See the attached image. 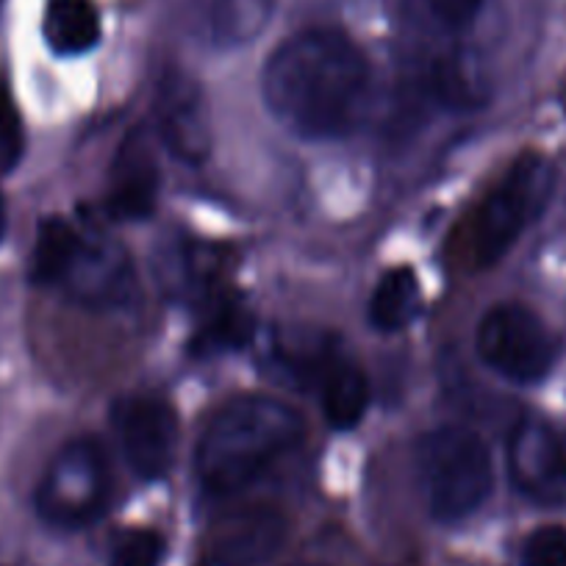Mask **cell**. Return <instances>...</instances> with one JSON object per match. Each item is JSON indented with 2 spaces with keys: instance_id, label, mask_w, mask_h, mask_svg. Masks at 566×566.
Here are the masks:
<instances>
[{
  "instance_id": "obj_2",
  "label": "cell",
  "mask_w": 566,
  "mask_h": 566,
  "mask_svg": "<svg viewBox=\"0 0 566 566\" xmlns=\"http://www.w3.org/2000/svg\"><path fill=\"white\" fill-rule=\"evenodd\" d=\"M303 417L277 397L244 395L226 402L206 424L195 450V472L206 492L228 497L303 442Z\"/></svg>"
},
{
  "instance_id": "obj_4",
  "label": "cell",
  "mask_w": 566,
  "mask_h": 566,
  "mask_svg": "<svg viewBox=\"0 0 566 566\" xmlns=\"http://www.w3.org/2000/svg\"><path fill=\"white\" fill-rule=\"evenodd\" d=\"M553 189V165L538 154H522L497 187L486 195L472 220V261L492 266L509 253L544 209Z\"/></svg>"
},
{
  "instance_id": "obj_16",
  "label": "cell",
  "mask_w": 566,
  "mask_h": 566,
  "mask_svg": "<svg viewBox=\"0 0 566 566\" xmlns=\"http://www.w3.org/2000/svg\"><path fill=\"white\" fill-rule=\"evenodd\" d=\"M253 314L233 297H217L209 317L200 325L198 336L192 342V353L198 356H211V353L239 350L253 339Z\"/></svg>"
},
{
  "instance_id": "obj_20",
  "label": "cell",
  "mask_w": 566,
  "mask_h": 566,
  "mask_svg": "<svg viewBox=\"0 0 566 566\" xmlns=\"http://www.w3.org/2000/svg\"><path fill=\"white\" fill-rule=\"evenodd\" d=\"M522 566H566V527L544 525L533 531L522 549Z\"/></svg>"
},
{
  "instance_id": "obj_17",
  "label": "cell",
  "mask_w": 566,
  "mask_h": 566,
  "mask_svg": "<svg viewBox=\"0 0 566 566\" xmlns=\"http://www.w3.org/2000/svg\"><path fill=\"white\" fill-rule=\"evenodd\" d=\"M275 0H214L211 36L220 48H239L253 42L266 29Z\"/></svg>"
},
{
  "instance_id": "obj_3",
  "label": "cell",
  "mask_w": 566,
  "mask_h": 566,
  "mask_svg": "<svg viewBox=\"0 0 566 566\" xmlns=\"http://www.w3.org/2000/svg\"><path fill=\"white\" fill-rule=\"evenodd\" d=\"M417 472L428 509L439 522H461L475 514L494 486L486 442L461 424H444L419 439Z\"/></svg>"
},
{
  "instance_id": "obj_15",
  "label": "cell",
  "mask_w": 566,
  "mask_h": 566,
  "mask_svg": "<svg viewBox=\"0 0 566 566\" xmlns=\"http://www.w3.org/2000/svg\"><path fill=\"white\" fill-rule=\"evenodd\" d=\"M419 312V277L411 266H391L369 301V319L378 331H402Z\"/></svg>"
},
{
  "instance_id": "obj_7",
  "label": "cell",
  "mask_w": 566,
  "mask_h": 566,
  "mask_svg": "<svg viewBox=\"0 0 566 566\" xmlns=\"http://www.w3.org/2000/svg\"><path fill=\"white\" fill-rule=\"evenodd\" d=\"M509 475L533 503L566 505V428L544 417L522 419L509 439Z\"/></svg>"
},
{
  "instance_id": "obj_10",
  "label": "cell",
  "mask_w": 566,
  "mask_h": 566,
  "mask_svg": "<svg viewBox=\"0 0 566 566\" xmlns=\"http://www.w3.org/2000/svg\"><path fill=\"white\" fill-rule=\"evenodd\" d=\"M159 200V165L148 130L134 128L112 161L106 189V211L119 222L148 220Z\"/></svg>"
},
{
  "instance_id": "obj_9",
  "label": "cell",
  "mask_w": 566,
  "mask_h": 566,
  "mask_svg": "<svg viewBox=\"0 0 566 566\" xmlns=\"http://www.w3.org/2000/svg\"><path fill=\"white\" fill-rule=\"evenodd\" d=\"M156 128L184 165H200L211 154V117L198 81L170 70L156 90Z\"/></svg>"
},
{
  "instance_id": "obj_19",
  "label": "cell",
  "mask_w": 566,
  "mask_h": 566,
  "mask_svg": "<svg viewBox=\"0 0 566 566\" xmlns=\"http://www.w3.org/2000/svg\"><path fill=\"white\" fill-rule=\"evenodd\" d=\"M23 123L9 86L0 81V172H9L23 159Z\"/></svg>"
},
{
  "instance_id": "obj_13",
  "label": "cell",
  "mask_w": 566,
  "mask_h": 566,
  "mask_svg": "<svg viewBox=\"0 0 566 566\" xmlns=\"http://www.w3.org/2000/svg\"><path fill=\"white\" fill-rule=\"evenodd\" d=\"M86 259H90V248L84 237L62 217H48L36 231L31 277L42 286L64 283L78 275Z\"/></svg>"
},
{
  "instance_id": "obj_22",
  "label": "cell",
  "mask_w": 566,
  "mask_h": 566,
  "mask_svg": "<svg viewBox=\"0 0 566 566\" xmlns=\"http://www.w3.org/2000/svg\"><path fill=\"white\" fill-rule=\"evenodd\" d=\"M7 233V206H3V198H0V239Z\"/></svg>"
},
{
  "instance_id": "obj_6",
  "label": "cell",
  "mask_w": 566,
  "mask_h": 566,
  "mask_svg": "<svg viewBox=\"0 0 566 566\" xmlns=\"http://www.w3.org/2000/svg\"><path fill=\"white\" fill-rule=\"evenodd\" d=\"M478 356L511 384H538L558 361V336L536 312L516 303L494 306L478 325Z\"/></svg>"
},
{
  "instance_id": "obj_18",
  "label": "cell",
  "mask_w": 566,
  "mask_h": 566,
  "mask_svg": "<svg viewBox=\"0 0 566 566\" xmlns=\"http://www.w3.org/2000/svg\"><path fill=\"white\" fill-rule=\"evenodd\" d=\"M165 555V538L156 531H128L112 549V566H159Z\"/></svg>"
},
{
  "instance_id": "obj_5",
  "label": "cell",
  "mask_w": 566,
  "mask_h": 566,
  "mask_svg": "<svg viewBox=\"0 0 566 566\" xmlns=\"http://www.w3.org/2000/svg\"><path fill=\"white\" fill-rule=\"evenodd\" d=\"M112 497L108 461L95 439H73L64 444L42 475L36 489V511L62 531H78L101 520Z\"/></svg>"
},
{
  "instance_id": "obj_11",
  "label": "cell",
  "mask_w": 566,
  "mask_h": 566,
  "mask_svg": "<svg viewBox=\"0 0 566 566\" xmlns=\"http://www.w3.org/2000/svg\"><path fill=\"white\" fill-rule=\"evenodd\" d=\"M286 522L272 509L231 514L211 531L200 553V566H264L281 549Z\"/></svg>"
},
{
  "instance_id": "obj_21",
  "label": "cell",
  "mask_w": 566,
  "mask_h": 566,
  "mask_svg": "<svg viewBox=\"0 0 566 566\" xmlns=\"http://www.w3.org/2000/svg\"><path fill=\"white\" fill-rule=\"evenodd\" d=\"M424 3L433 12V18L448 29H467L475 20L483 0H424Z\"/></svg>"
},
{
  "instance_id": "obj_1",
  "label": "cell",
  "mask_w": 566,
  "mask_h": 566,
  "mask_svg": "<svg viewBox=\"0 0 566 566\" xmlns=\"http://www.w3.org/2000/svg\"><path fill=\"white\" fill-rule=\"evenodd\" d=\"M367 90V56L336 29L301 31L266 59L261 73V95L272 117L303 139L347 134Z\"/></svg>"
},
{
  "instance_id": "obj_12",
  "label": "cell",
  "mask_w": 566,
  "mask_h": 566,
  "mask_svg": "<svg viewBox=\"0 0 566 566\" xmlns=\"http://www.w3.org/2000/svg\"><path fill=\"white\" fill-rule=\"evenodd\" d=\"M297 369H303L301 375H312L331 428L350 431L361 422L369 406V384L364 369L350 356L323 347L314 358L297 364Z\"/></svg>"
},
{
  "instance_id": "obj_8",
  "label": "cell",
  "mask_w": 566,
  "mask_h": 566,
  "mask_svg": "<svg viewBox=\"0 0 566 566\" xmlns=\"http://www.w3.org/2000/svg\"><path fill=\"white\" fill-rule=\"evenodd\" d=\"M112 422L125 461L142 481H159L170 472L178 448V417L159 397H123L114 402Z\"/></svg>"
},
{
  "instance_id": "obj_14",
  "label": "cell",
  "mask_w": 566,
  "mask_h": 566,
  "mask_svg": "<svg viewBox=\"0 0 566 566\" xmlns=\"http://www.w3.org/2000/svg\"><path fill=\"white\" fill-rule=\"evenodd\" d=\"M42 34L56 56H81L101 42V18L90 0H51Z\"/></svg>"
}]
</instances>
